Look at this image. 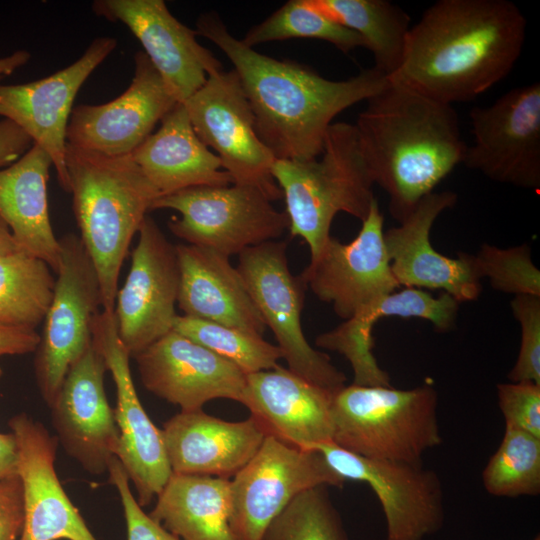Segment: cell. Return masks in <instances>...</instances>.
Listing matches in <instances>:
<instances>
[{
  "instance_id": "obj_42",
  "label": "cell",
  "mask_w": 540,
  "mask_h": 540,
  "mask_svg": "<svg viewBox=\"0 0 540 540\" xmlns=\"http://www.w3.org/2000/svg\"><path fill=\"white\" fill-rule=\"evenodd\" d=\"M33 140L20 127L8 119L0 120V168H5L33 145Z\"/></svg>"
},
{
  "instance_id": "obj_9",
  "label": "cell",
  "mask_w": 540,
  "mask_h": 540,
  "mask_svg": "<svg viewBox=\"0 0 540 540\" xmlns=\"http://www.w3.org/2000/svg\"><path fill=\"white\" fill-rule=\"evenodd\" d=\"M60 240L54 295L35 350L36 384L50 407L71 366L92 344L91 327L102 309L95 266L79 236Z\"/></svg>"
},
{
  "instance_id": "obj_38",
  "label": "cell",
  "mask_w": 540,
  "mask_h": 540,
  "mask_svg": "<svg viewBox=\"0 0 540 540\" xmlns=\"http://www.w3.org/2000/svg\"><path fill=\"white\" fill-rule=\"evenodd\" d=\"M521 327V343L511 382L531 381L540 385V296L518 295L510 303Z\"/></svg>"
},
{
  "instance_id": "obj_27",
  "label": "cell",
  "mask_w": 540,
  "mask_h": 540,
  "mask_svg": "<svg viewBox=\"0 0 540 540\" xmlns=\"http://www.w3.org/2000/svg\"><path fill=\"white\" fill-rule=\"evenodd\" d=\"M177 305L184 316L262 336L266 324L229 257L214 250L178 244Z\"/></svg>"
},
{
  "instance_id": "obj_45",
  "label": "cell",
  "mask_w": 540,
  "mask_h": 540,
  "mask_svg": "<svg viewBox=\"0 0 540 540\" xmlns=\"http://www.w3.org/2000/svg\"><path fill=\"white\" fill-rule=\"evenodd\" d=\"M30 58L31 54L27 50H17L6 57L0 58V80L24 66Z\"/></svg>"
},
{
  "instance_id": "obj_26",
  "label": "cell",
  "mask_w": 540,
  "mask_h": 540,
  "mask_svg": "<svg viewBox=\"0 0 540 540\" xmlns=\"http://www.w3.org/2000/svg\"><path fill=\"white\" fill-rule=\"evenodd\" d=\"M459 303L443 292L438 297L417 288H406L382 296L362 308L334 329L316 337L315 344L338 352L350 363L354 379L360 386H392L389 374L372 353L373 327L385 317L420 318L431 322L439 332L454 327Z\"/></svg>"
},
{
  "instance_id": "obj_14",
  "label": "cell",
  "mask_w": 540,
  "mask_h": 540,
  "mask_svg": "<svg viewBox=\"0 0 540 540\" xmlns=\"http://www.w3.org/2000/svg\"><path fill=\"white\" fill-rule=\"evenodd\" d=\"M137 234L114 307L119 337L131 357L173 330L180 287L176 246L151 216L144 218Z\"/></svg>"
},
{
  "instance_id": "obj_25",
  "label": "cell",
  "mask_w": 540,
  "mask_h": 540,
  "mask_svg": "<svg viewBox=\"0 0 540 540\" xmlns=\"http://www.w3.org/2000/svg\"><path fill=\"white\" fill-rule=\"evenodd\" d=\"M172 473L233 477L257 452L266 433L251 416L231 422L202 409L181 411L161 429Z\"/></svg>"
},
{
  "instance_id": "obj_33",
  "label": "cell",
  "mask_w": 540,
  "mask_h": 540,
  "mask_svg": "<svg viewBox=\"0 0 540 540\" xmlns=\"http://www.w3.org/2000/svg\"><path fill=\"white\" fill-rule=\"evenodd\" d=\"M488 493L497 497L540 494V438L505 425L502 441L483 474Z\"/></svg>"
},
{
  "instance_id": "obj_15",
  "label": "cell",
  "mask_w": 540,
  "mask_h": 540,
  "mask_svg": "<svg viewBox=\"0 0 540 540\" xmlns=\"http://www.w3.org/2000/svg\"><path fill=\"white\" fill-rule=\"evenodd\" d=\"M91 333L116 388L114 414L120 435L116 457L134 485L137 502L144 507L158 496L172 474L162 431L139 400L130 370L131 355L119 337L114 311L101 309Z\"/></svg>"
},
{
  "instance_id": "obj_40",
  "label": "cell",
  "mask_w": 540,
  "mask_h": 540,
  "mask_svg": "<svg viewBox=\"0 0 540 540\" xmlns=\"http://www.w3.org/2000/svg\"><path fill=\"white\" fill-rule=\"evenodd\" d=\"M109 482L116 488L126 522L127 540H181L145 513L130 488L129 478L117 457L109 462Z\"/></svg>"
},
{
  "instance_id": "obj_20",
  "label": "cell",
  "mask_w": 540,
  "mask_h": 540,
  "mask_svg": "<svg viewBox=\"0 0 540 540\" xmlns=\"http://www.w3.org/2000/svg\"><path fill=\"white\" fill-rule=\"evenodd\" d=\"M106 364L93 342L71 366L51 404L58 442L87 472L107 471L116 457L119 430L104 389Z\"/></svg>"
},
{
  "instance_id": "obj_39",
  "label": "cell",
  "mask_w": 540,
  "mask_h": 540,
  "mask_svg": "<svg viewBox=\"0 0 540 540\" xmlns=\"http://www.w3.org/2000/svg\"><path fill=\"white\" fill-rule=\"evenodd\" d=\"M505 425L540 438V385L531 381L497 384Z\"/></svg>"
},
{
  "instance_id": "obj_29",
  "label": "cell",
  "mask_w": 540,
  "mask_h": 540,
  "mask_svg": "<svg viewBox=\"0 0 540 540\" xmlns=\"http://www.w3.org/2000/svg\"><path fill=\"white\" fill-rule=\"evenodd\" d=\"M50 156L39 145L13 164L0 169V218L8 226L18 250L44 260L57 272L61 246L48 209Z\"/></svg>"
},
{
  "instance_id": "obj_6",
  "label": "cell",
  "mask_w": 540,
  "mask_h": 540,
  "mask_svg": "<svg viewBox=\"0 0 540 540\" xmlns=\"http://www.w3.org/2000/svg\"><path fill=\"white\" fill-rule=\"evenodd\" d=\"M437 406L431 385H344L332 393V442L368 459L421 463L443 440Z\"/></svg>"
},
{
  "instance_id": "obj_11",
  "label": "cell",
  "mask_w": 540,
  "mask_h": 540,
  "mask_svg": "<svg viewBox=\"0 0 540 540\" xmlns=\"http://www.w3.org/2000/svg\"><path fill=\"white\" fill-rule=\"evenodd\" d=\"M183 105L195 133L216 152L233 183L258 187L272 201L283 196L271 174L276 158L256 132L252 109L233 69L209 75Z\"/></svg>"
},
{
  "instance_id": "obj_4",
  "label": "cell",
  "mask_w": 540,
  "mask_h": 540,
  "mask_svg": "<svg viewBox=\"0 0 540 540\" xmlns=\"http://www.w3.org/2000/svg\"><path fill=\"white\" fill-rule=\"evenodd\" d=\"M66 169L80 239L98 275L102 309L114 311L120 270L159 193L129 156L67 144Z\"/></svg>"
},
{
  "instance_id": "obj_5",
  "label": "cell",
  "mask_w": 540,
  "mask_h": 540,
  "mask_svg": "<svg viewBox=\"0 0 540 540\" xmlns=\"http://www.w3.org/2000/svg\"><path fill=\"white\" fill-rule=\"evenodd\" d=\"M320 156L311 160L276 158L271 167L285 198L290 235L305 240L310 260L331 237V224L338 213L362 222L376 199L354 124L332 123Z\"/></svg>"
},
{
  "instance_id": "obj_41",
  "label": "cell",
  "mask_w": 540,
  "mask_h": 540,
  "mask_svg": "<svg viewBox=\"0 0 540 540\" xmlns=\"http://www.w3.org/2000/svg\"><path fill=\"white\" fill-rule=\"evenodd\" d=\"M24 520L19 476L0 481V540H18Z\"/></svg>"
},
{
  "instance_id": "obj_31",
  "label": "cell",
  "mask_w": 540,
  "mask_h": 540,
  "mask_svg": "<svg viewBox=\"0 0 540 540\" xmlns=\"http://www.w3.org/2000/svg\"><path fill=\"white\" fill-rule=\"evenodd\" d=\"M335 23L357 33L374 57V68L386 77L399 68L405 50L410 16L387 0H308Z\"/></svg>"
},
{
  "instance_id": "obj_13",
  "label": "cell",
  "mask_w": 540,
  "mask_h": 540,
  "mask_svg": "<svg viewBox=\"0 0 540 540\" xmlns=\"http://www.w3.org/2000/svg\"><path fill=\"white\" fill-rule=\"evenodd\" d=\"M312 449L322 454L344 482L360 481L370 486L386 519V540H423L442 528L445 513L441 480L422 462L368 459L333 442Z\"/></svg>"
},
{
  "instance_id": "obj_22",
  "label": "cell",
  "mask_w": 540,
  "mask_h": 540,
  "mask_svg": "<svg viewBox=\"0 0 540 540\" xmlns=\"http://www.w3.org/2000/svg\"><path fill=\"white\" fill-rule=\"evenodd\" d=\"M8 426L17 443L23 496L18 540H97L56 474L57 437L25 413L11 417Z\"/></svg>"
},
{
  "instance_id": "obj_10",
  "label": "cell",
  "mask_w": 540,
  "mask_h": 540,
  "mask_svg": "<svg viewBox=\"0 0 540 540\" xmlns=\"http://www.w3.org/2000/svg\"><path fill=\"white\" fill-rule=\"evenodd\" d=\"M343 484L319 451L266 435L254 456L230 479L229 524L235 540H261L273 519L303 491Z\"/></svg>"
},
{
  "instance_id": "obj_3",
  "label": "cell",
  "mask_w": 540,
  "mask_h": 540,
  "mask_svg": "<svg viewBox=\"0 0 540 540\" xmlns=\"http://www.w3.org/2000/svg\"><path fill=\"white\" fill-rule=\"evenodd\" d=\"M354 124L374 184L401 223L458 165L467 145L453 105L392 82L366 100Z\"/></svg>"
},
{
  "instance_id": "obj_35",
  "label": "cell",
  "mask_w": 540,
  "mask_h": 540,
  "mask_svg": "<svg viewBox=\"0 0 540 540\" xmlns=\"http://www.w3.org/2000/svg\"><path fill=\"white\" fill-rule=\"evenodd\" d=\"M173 330L235 364L246 375L269 370L283 358L262 336L219 323L177 315Z\"/></svg>"
},
{
  "instance_id": "obj_44",
  "label": "cell",
  "mask_w": 540,
  "mask_h": 540,
  "mask_svg": "<svg viewBox=\"0 0 540 540\" xmlns=\"http://www.w3.org/2000/svg\"><path fill=\"white\" fill-rule=\"evenodd\" d=\"M18 448L12 432L0 433V481L17 476Z\"/></svg>"
},
{
  "instance_id": "obj_28",
  "label": "cell",
  "mask_w": 540,
  "mask_h": 540,
  "mask_svg": "<svg viewBox=\"0 0 540 540\" xmlns=\"http://www.w3.org/2000/svg\"><path fill=\"white\" fill-rule=\"evenodd\" d=\"M159 196L194 186L233 183L218 156L197 136L183 103L131 154Z\"/></svg>"
},
{
  "instance_id": "obj_12",
  "label": "cell",
  "mask_w": 540,
  "mask_h": 540,
  "mask_svg": "<svg viewBox=\"0 0 540 540\" xmlns=\"http://www.w3.org/2000/svg\"><path fill=\"white\" fill-rule=\"evenodd\" d=\"M474 144L462 164L492 181L540 189V84L509 90L469 112Z\"/></svg>"
},
{
  "instance_id": "obj_2",
  "label": "cell",
  "mask_w": 540,
  "mask_h": 540,
  "mask_svg": "<svg viewBox=\"0 0 540 540\" xmlns=\"http://www.w3.org/2000/svg\"><path fill=\"white\" fill-rule=\"evenodd\" d=\"M526 25L507 0H439L411 26L388 79L446 104L470 101L511 72Z\"/></svg>"
},
{
  "instance_id": "obj_16",
  "label": "cell",
  "mask_w": 540,
  "mask_h": 540,
  "mask_svg": "<svg viewBox=\"0 0 540 540\" xmlns=\"http://www.w3.org/2000/svg\"><path fill=\"white\" fill-rule=\"evenodd\" d=\"M116 47L115 38L99 36L76 61L47 77L22 84H0V116L20 127L47 152L66 192H70L66 132L74 100L87 78Z\"/></svg>"
},
{
  "instance_id": "obj_8",
  "label": "cell",
  "mask_w": 540,
  "mask_h": 540,
  "mask_svg": "<svg viewBox=\"0 0 540 540\" xmlns=\"http://www.w3.org/2000/svg\"><path fill=\"white\" fill-rule=\"evenodd\" d=\"M238 261L236 269L273 332L288 369L331 392L346 385L345 374L304 336L301 314L307 287L300 275L290 271L287 243L275 240L249 247L238 255Z\"/></svg>"
},
{
  "instance_id": "obj_1",
  "label": "cell",
  "mask_w": 540,
  "mask_h": 540,
  "mask_svg": "<svg viewBox=\"0 0 540 540\" xmlns=\"http://www.w3.org/2000/svg\"><path fill=\"white\" fill-rule=\"evenodd\" d=\"M195 30L233 64L252 109L256 132L277 159L319 157L333 119L389 82L374 67L336 81L300 63L261 54L235 38L216 12L202 13Z\"/></svg>"
},
{
  "instance_id": "obj_48",
  "label": "cell",
  "mask_w": 540,
  "mask_h": 540,
  "mask_svg": "<svg viewBox=\"0 0 540 540\" xmlns=\"http://www.w3.org/2000/svg\"><path fill=\"white\" fill-rule=\"evenodd\" d=\"M1 375H2V369H1V367H0V377H1Z\"/></svg>"
},
{
  "instance_id": "obj_18",
  "label": "cell",
  "mask_w": 540,
  "mask_h": 540,
  "mask_svg": "<svg viewBox=\"0 0 540 540\" xmlns=\"http://www.w3.org/2000/svg\"><path fill=\"white\" fill-rule=\"evenodd\" d=\"M134 75L117 98L99 105L73 107L67 144L119 157L131 155L178 103L147 55H134Z\"/></svg>"
},
{
  "instance_id": "obj_32",
  "label": "cell",
  "mask_w": 540,
  "mask_h": 540,
  "mask_svg": "<svg viewBox=\"0 0 540 540\" xmlns=\"http://www.w3.org/2000/svg\"><path fill=\"white\" fill-rule=\"evenodd\" d=\"M42 259L16 250L0 254V323L36 330L50 307L56 278Z\"/></svg>"
},
{
  "instance_id": "obj_7",
  "label": "cell",
  "mask_w": 540,
  "mask_h": 540,
  "mask_svg": "<svg viewBox=\"0 0 540 540\" xmlns=\"http://www.w3.org/2000/svg\"><path fill=\"white\" fill-rule=\"evenodd\" d=\"M172 209L169 230L190 245L208 248L227 257L275 241L289 229L286 212L278 211L260 188L231 183L194 186L161 195L151 211Z\"/></svg>"
},
{
  "instance_id": "obj_34",
  "label": "cell",
  "mask_w": 540,
  "mask_h": 540,
  "mask_svg": "<svg viewBox=\"0 0 540 540\" xmlns=\"http://www.w3.org/2000/svg\"><path fill=\"white\" fill-rule=\"evenodd\" d=\"M292 38L319 39L343 53L365 47L363 39L312 7L308 0H290L261 23L251 27L241 41L248 47Z\"/></svg>"
},
{
  "instance_id": "obj_47",
  "label": "cell",
  "mask_w": 540,
  "mask_h": 540,
  "mask_svg": "<svg viewBox=\"0 0 540 540\" xmlns=\"http://www.w3.org/2000/svg\"><path fill=\"white\" fill-rule=\"evenodd\" d=\"M534 540H540L539 535H537V536L534 538Z\"/></svg>"
},
{
  "instance_id": "obj_24",
  "label": "cell",
  "mask_w": 540,
  "mask_h": 540,
  "mask_svg": "<svg viewBox=\"0 0 540 540\" xmlns=\"http://www.w3.org/2000/svg\"><path fill=\"white\" fill-rule=\"evenodd\" d=\"M332 393L277 365L246 375L242 404L266 435L311 450L332 442Z\"/></svg>"
},
{
  "instance_id": "obj_23",
  "label": "cell",
  "mask_w": 540,
  "mask_h": 540,
  "mask_svg": "<svg viewBox=\"0 0 540 540\" xmlns=\"http://www.w3.org/2000/svg\"><path fill=\"white\" fill-rule=\"evenodd\" d=\"M457 202L452 191L425 196L399 226L384 231L383 239L393 276L399 286L439 289L458 303L476 300L482 285L472 254L450 258L436 251L430 232L437 217Z\"/></svg>"
},
{
  "instance_id": "obj_21",
  "label": "cell",
  "mask_w": 540,
  "mask_h": 540,
  "mask_svg": "<svg viewBox=\"0 0 540 540\" xmlns=\"http://www.w3.org/2000/svg\"><path fill=\"white\" fill-rule=\"evenodd\" d=\"M134 358L144 387L181 411L202 409L206 402L220 398L242 403L246 374L174 330Z\"/></svg>"
},
{
  "instance_id": "obj_36",
  "label": "cell",
  "mask_w": 540,
  "mask_h": 540,
  "mask_svg": "<svg viewBox=\"0 0 540 540\" xmlns=\"http://www.w3.org/2000/svg\"><path fill=\"white\" fill-rule=\"evenodd\" d=\"M328 487L319 485L298 494L273 519L261 540H349Z\"/></svg>"
},
{
  "instance_id": "obj_46",
  "label": "cell",
  "mask_w": 540,
  "mask_h": 540,
  "mask_svg": "<svg viewBox=\"0 0 540 540\" xmlns=\"http://www.w3.org/2000/svg\"><path fill=\"white\" fill-rule=\"evenodd\" d=\"M18 250L17 245L6 223L0 218V254Z\"/></svg>"
},
{
  "instance_id": "obj_30",
  "label": "cell",
  "mask_w": 540,
  "mask_h": 540,
  "mask_svg": "<svg viewBox=\"0 0 540 540\" xmlns=\"http://www.w3.org/2000/svg\"><path fill=\"white\" fill-rule=\"evenodd\" d=\"M230 479L172 473L149 515L181 540H235Z\"/></svg>"
},
{
  "instance_id": "obj_37",
  "label": "cell",
  "mask_w": 540,
  "mask_h": 540,
  "mask_svg": "<svg viewBox=\"0 0 540 540\" xmlns=\"http://www.w3.org/2000/svg\"><path fill=\"white\" fill-rule=\"evenodd\" d=\"M472 261L479 278L487 277L494 289L515 296H540V271L527 244L507 249L482 244Z\"/></svg>"
},
{
  "instance_id": "obj_17",
  "label": "cell",
  "mask_w": 540,
  "mask_h": 540,
  "mask_svg": "<svg viewBox=\"0 0 540 540\" xmlns=\"http://www.w3.org/2000/svg\"><path fill=\"white\" fill-rule=\"evenodd\" d=\"M383 222L375 199L354 240L330 237L300 274L306 287L344 320L400 287L384 245Z\"/></svg>"
},
{
  "instance_id": "obj_19",
  "label": "cell",
  "mask_w": 540,
  "mask_h": 540,
  "mask_svg": "<svg viewBox=\"0 0 540 540\" xmlns=\"http://www.w3.org/2000/svg\"><path fill=\"white\" fill-rule=\"evenodd\" d=\"M93 12L124 24L139 40L166 87L183 103L222 71L212 52L200 45L196 30L174 17L163 0H95Z\"/></svg>"
},
{
  "instance_id": "obj_43",
  "label": "cell",
  "mask_w": 540,
  "mask_h": 540,
  "mask_svg": "<svg viewBox=\"0 0 540 540\" xmlns=\"http://www.w3.org/2000/svg\"><path fill=\"white\" fill-rule=\"evenodd\" d=\"M39 341L40 334L34 329L0 323V357L35 352Z\"/></svg>"
}]
</instances>
